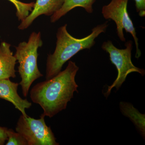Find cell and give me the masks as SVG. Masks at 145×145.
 I'll return each instance as SVG.
<instances>
[{
    "mask_svg": "<svg viewBox=\"0 0 145 145\" xmlns=\"http://www.w3.org/2000/svg\"><path fill=\"white\" fill-rule=\"evenodd\" d=\"M11 45L5 42L0 44V80L16 77V58L10 50Z\"/></svg>",
    "mask_w": 145,
    "mask_h": 145,
    "instance_id": "cell-9",
    "label": "cell"
},
{
    "mask_svg": "<svg viewBox=\"0 0 145 145\" xmlns=\"http://www.w3.org/2000/svg\"><path fill=\"white\" fill-rule=\"evenodd\" d=\"M125 49H119L114 46L110 40L105 42L102 45V49L109 54L110 59L116 66L118 75L112 84L109 86L108 90L104 94L107 98L113 88L117 90L121 86L127 75L132 72H137L144 76L145 71L142 69L135 67L131 61V51L133 48V41L129 40L125 44Z\"/></svg>",
    "mask_w": 145,
    "mask_h": 145,
    "instance_id": "cell-4",
    "label": "cell"
},
{
    "mask_svg": "<svg viewBox=\"0 0 145 145\" xmlns=\"http://www.w3.org/2000/svg\"><path fill=\"white\" fill-rule=\"evenodd\" d=\"M137 12L141 17L145 16V0H134Z\"/></svg>",
    "mask_w": 145,
    "mask_h": 145,
    "instance_id": "cell-14",
    "label": "cell"
},
{
    "mask_svg": "<svg viewBox=\"0 0 145 145\" xmlns=\"http://www.w3.org/2000/svg\"><path fill=\"white\" fill-rule=\"evenodd\" d=\"M43 41L40 32H32L27 42H21L16 47L15 56L19 63L18 72L21 78L20 84L23 94L28 95L29 88L34 81L43 75L38 68V50L42 46Z\"/></svg>",
    "mask_w": 145,
    "mask_h": 145,
    "instance_id": "cell-3",
    "label": "cell"
},
{
    "mask_svg": "<svg viewBox=\"0 0 145 145\" xmlns=\"http://www.w3.org/2000/svg\"><path fill=\"white\" fill-rule=\"evenodd\" d=\"M7 129H8L5 127H0V145L4 144L8 139Z\"/></svg>",
    "mask_w": 145,
    "mask_h": 145,
    "instance_id": "cell-15",
    "label": "cell"
},
{
    "mask_svg": "<svg viewBox=\"0 0 145 145\" xmlns=\"http://www.w3.org/2000/svg\"><path fill=\"white\" fill-rule=\"evenodd\" d=\"M96 0H65L59 10L50 17L51 23H55L69 12L76 7L84 8L88 13H93V5Z\"/></svg>",
    "mask_w": 145,
    "mask_h": 145,
    "instance_id": "cell-10",
    "label": "cell"
},
{
    "mask_svg": "<svg viewBox=\"0 0 145 145\" xmlns=\"http://www.w3.org/2000/svg\"><path fill=\"white\" fill-rule=\"evenodd\" d=\"M120 108L123 115L128 117L133 123L142 137H145V115L142 114L132 104L120 102Z\"/></svg>",
    "mask_w": 145,
    "mask_h": 145,
    "instance_id": "cell-11",
    "label": "cell"
},
{
    "mask_svg": "<svg viewBox=\"0 0 145 145\" xmlns=\"http://www.w3.org/2000/svg\"><path fill=\"white\" fill-rule=\"evenodd\" d=\"M44 116L34 119L22 114L18 119L16 128L26 140L28 145H58L50 127L45 121Z\"/></svg>",
    "mask_w": 145,
    "mask_h": 145,
    "instance_id": "cell-5",
    "label": "cell"
},
{
    "mask_svg": "<svg viewBox=\"0 0 145 145\" xmlns=\"http://www.w3.org/2000/svg\"><path fill=\"white\" fill-rule=\"evenodd\" d=\"M19 84L11 82L9 79L0 80V99L10 102L20 111L24 116H27L25 109L30 108L31 103L19 96L18 92Z\"/></svg>",
    "mask_w": 145,
    "mask_h": 145,
    "instance_id": "cell-8",
    "label": "cell"
},
{
    "mask_svg": "<svg viewBox=\"0 0 145 145\" xmlns=\"http://www.w3.org/2000/svg\"><path fill=\"white\" fill-rule=\"evenodd\" d=\"M79 69L75 62L69 61L64 70L32 88L30 98L42 109V115L52 118L66 108L74 92H78L75 77Z\"/></svg>",
    "mask_w": 145,
    "mask_h": 145,
    "instance_id": "cell-1",
    "label": "cell"
},
{
    "mask_svg": "<svg viewBox=\"0 0 145 145\" xmlns=\"http://www.w3.org/2000/svg\"><path fill=\"white\" fill-rule=\"evenodd\" d=\"M7 135L8 142L6 144V145H28L22 135L13 129H7Z\"/></svg>",
    "mask_w": 145,
    "mask_h": 145,
    "instance_id": "cell-13",
    "label": "cell"
},
{
    "mask_svg": "<svg viewBox=\"0 0 145 145\" xmlns=\"http://www.w3.org/2000/svg\"><path fill=\"white\" fill-rule=\"evenodd\" d=\"M128 0H111L108 4L103 7L102 13L105 19L111 20L115 22L117 25V36L121 41H126L123 33L124 29L127 33L131 34L136 46L135 58L138 59L141 55V50L139 48V39L128 12Z\"/></svg>",
    "mask_w": 145,
    "mask_h": 145,
    "instance_id": "cell-6",
    "label": "cell"
},
{
    "mask_svg": "<svg viewBox=\"0 0 145 145\" xmlns=\"http://www.w3.org/2000/svg\"><path fill=\"white\" fill-rule=\"evenodd\" d=\"M12 3L16 9V15L18 20L22 21L28 16L34 8L35 3H25L18 0H8Z\"/></svg>",
    "mask_w": 145,
    "mask_h": 145,
    "instance_id": "cell-12",
    "label": "cell"
},
{
    "mask_svg": "<svg viewBox=\"0 0 145 145\" xmlns=\"http://www.w3.org/2000/svg\"><path fill=\"white\" fill-rule=\"evenodd\" d=\"M65 0H36L31 13L22 21L18 28L24 30L28 28L39 16L44 15L51 16L59 10Z\"/></svg>",
    "mask_w": 145,
    "mask_h": 145,
    "instance_id": "cell-7",
    "label": "cell"
},
{
    "mask_svg": "<svg viewBox=\"0 0 145 145\" xmlns=\"http://www.w3.org/2000/svg\"><path fill=\"white\" fill-rule=\"evenodd\" d=\"M108 22L93 27L88 36L77 39L71 36L67 30V24L57 30L56 46L53 54H48L47 59L46 79L53 78L61 71L63 65L68 60L83 50L90 49L96 43L95 40L101 34L105 33Z\"/></svg>",
    "mask_w": 145,
    "mask_h": 145,
    "instance_id": "cell-2",
    "label": "cell"
}]
</instances>
